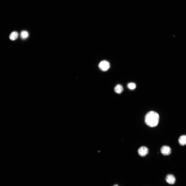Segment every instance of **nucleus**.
Listing matches in <instances>:
<instances>
[{"label":"nucleus","instance_id":"nucleus-1","mask_svg":"<svg viewBox=\"0 0 186 186\" xmlns=\"http://www.w3.org/2000/svg\"><path fill=\"white\" fill-rule=\"evenodd\" d=\"M159 116L158 113L153 111H150L145 115V121L146 124L151 127H154L158 124Z\"/></svg>","mask_w":186,"mask_h":186},{"label":"nucleus","instance_id":"nucleus-2","mask_svg":"<svg viewBox=\"0 0 186 186\" xmlns=\"http://www.w3.org/2000/svg\"><path fill=\"white\" fill-rule=\"evenodd\" d=\"M98 67L102 71H106L110 67V64L107 61L103 60L99 63Z\"/></svg>","mask_w":186,"mask_h":186},{"label":"nucleus","instance_id":"nucleus-3","mask_svg":"<svg viewBox=\"0 0 186 186\" xmlns=\"http://www.w3.org/2000/svg\"><path fill=\"white\" fill-rule=\"evenodd\" d=\"M160 151L163 155L167 156L171 154V149L169 146L166 145H164L161 148Z\"/></svg>","mask_w":186,"mask_h":186},{"label":"nucleus","instance_id":"nucleus-4","mask_svg":"<svg viewBox=\"0 0 186 186\" xmlns=\"http://www.w3.org/2000/svg\"><path fill=\"white\" fill-rule=\"evenodd\" d=\"M149 152L148 149L146 147L142 146L139 148L138 150L139 155L143 157L147 155Z\"/></svg>","mask_w":186,"mask_h":186},{"label":"nucleus","instance_id":"nucleus-5","mask_svg":"<svg viewBox=\"0 0 186 186\" xmlns=\"http://www.w3.org/2000/svg\"><path fill=\"white\" fill-rule=\"evenodd\" d=\"M166 180L167 182L170 184H174L175 182V177L173 175L171 174L167 175Z\"/></svg>","mask_w":186,"mask_h":186},{"label":"nucleus","instance_id":"nucleus-6","mask_svg":"<svg viewBox=\"0 0 186 186\" xmlns=\"http://www.w3.org/2000/svg\"><path fill=\"white\" fill-rule=\"evenodd\" d=\"M179 142L181 145L186 144V135H184L180 136L179 139Z\"/></svg>","mask_w":186,"mask_h":186},{"label":"nucleus","instance_id":"nucleus-7","mask_svg":"<svg viewBox=\"0 0 186 186\" xmlns=\"http://www.w3.org/2000/svg\"><path fill=\"white\" fill-rule=\"evenodd\" d=\"M123 90L122 86L120 84H118L116 85L114 88V91L117 93L121 94Z\"/></svg>","mask_w":186,"mask_h":186},{"label":"nucleus","instance_id":"nucleus-8","mask_svg":"<svg viewBox=\"0 0 186 186\" xmlns=\"http://www.w3.org/2000/svg\"><path fill=\"white\" fill-rule=\"evenodd\" d=\"M18 34L17 32H12L9 36L10 39L12 41L16 40L18 37Z\"/></svg>","mask_w":186,"mask_h":186},{"label":"nucleus","instance_id":"nucleus-9","mask_svg":"<svg viewBox=\"0 0 186 186\" xmlns=\"http://www.w3.org/2000/svg\"><path fill=\"white\" fill-rule=\"evenodd\" d=\"M28 34L26 31L24 30L22 31L20 33V37L22 39H25L28 37Z\"/></svg>","mask_w":186,"mask_h":186},{"label":"nucleus","instance_id":"nucleus-10","mask_svg":"<svg viewBox=\"0 0 186 186\" xmlns=\"http://www.w3.org/2000/svg\"><path fill=\"white\" fill-rule=\"evenodd\" d=\"M127 87L129 89L133 90L136 88V85L134 83L130 82L128 83L127 85Z\"/></svg>","mask_w":186,"mask_h":186},{"label":"nucleus","instance_id":"nucleus-11","mask_svg":"<svg viewBox=\"0 0 186 186\" xmlns=\"http://www.w3.org/2000/svg\"><path fill=\"white\" fill-rule=\"evenodd\" d=\"M113 186H118V185H114Z\"/></svg>","mask_w":186,"mask_h":186}]
</instances>
